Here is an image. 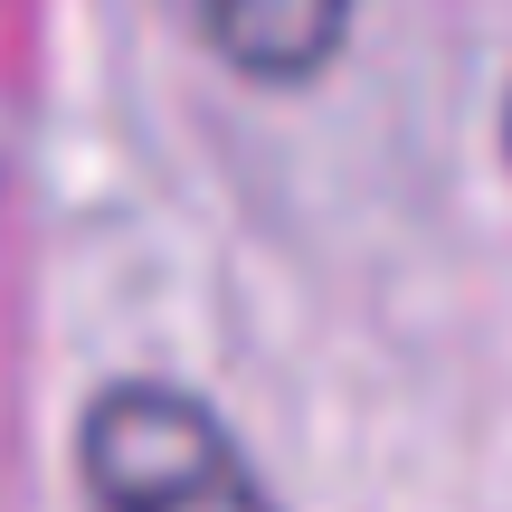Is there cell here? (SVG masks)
<instances>
[{
	"label": "cell",
	"mask_w": 512,
	"mask_h": 512,
	"mask_svg": "<svg viewBox=\"0 0 512 512\" xmlns=\"http://www.w3.org/2000/svg\"><path fill=\"white\" fill-rule=\"evenodd\" d=\"M86 512H285L247 446L171 380H114L76 427Z\"/></svg>",
	"instance_id": "1"
},
{
	"label": "cell",
	"mask_w": 512,
	"mask_h": 512,
	"mask_svg": "<svg viewBox=\"0 0 512 512\" xmlns=\"http://www.w3.org/2000/svg\"><path fill=\"white\" fill-rule=\"evenodd\" d=\"M190 10L247 86H304L313 67H332L351 29V0H190Z\"/></svg>",
	"instance_id": "2"
},
{
	"label": "cell",
	"mask_w": 512,
	"mask_h": 512,
	"mask_svg": "<svg viewBox=\"0 0 512 512\" xmlns=\"http://www.w3.org/2000/svg\"><path fill=\"white\" fill-rule=\"evenodd\" d=\"M503 162H512V95H503Z\"/></svg>",
	"instance_id": "3"
}]
</instances>
